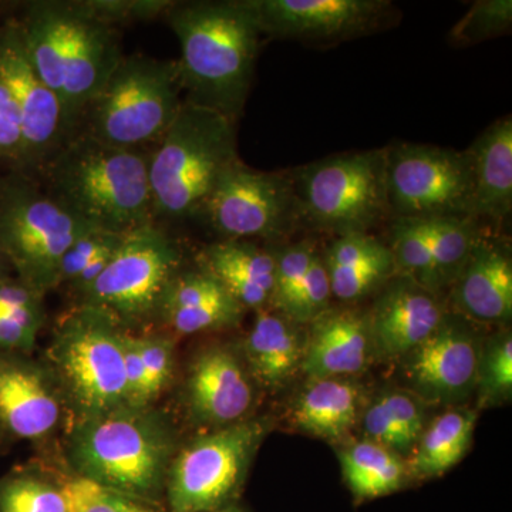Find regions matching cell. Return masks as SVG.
I'll use <instances>...</instances> for the list:
<instances>
[{
    "instance_id": "6da1fadb",
    "label": "cell",
    "mask_w": 512,
    "mask_h": 512,
    "mask_svg": "<svg viewBox=\"0 0 512 512\" xmlns=\"http://www.w3.org/2000/svg\"><path fill=\"white\" fill-rule=\"evenodd\" d=\"M164 18L181 47L184 100L238 123L264 37L251 0L173 2Z\"/></svg>"
},
{
    "instance_id": "7a4b0ae2",
    "label": "cell",
    "mask_w": 512,
    "mask_h": 512,
    "mask_svg": "<svg viewBox=\"0 0 512 512\" xmlns=\"http://www.w3.org/2000/svg\"><path fill=\"white\" fill-rule=\"evenodd\" d=\"M181 443L163 407L126 406L70 424L57 453L74 473L165 510L168 473Z\"/></svg>"
},
{
    "instance_id": "3957f363",
    "label": "cell",
    "mask_w": 512,
    "mask_h": 512,
    "mask_svg": "<svg viewBox=\"0 0 512 512\" xmlns=\"http://www.w3.org/2000/svg\"><path fill=\"white\" fill-rule=\"evenodd\" d=\"M15 20L30 62L63 104L73 136L124 57L121 29L100 18L89 0H33Z\"/></svg>"
},
{
    "instance_id": "277c9868",
    "label": "cell",
    "mask_w": 512,
    "mask_h": 512,
    "mask_svg": "<svg viewBox=\"0 0 512 512\" xmlns=\"http://www.w3.org/2000/svg\"><path fill=\"white\" fill-rule=\"evenodd\" d=\"M148 156L150 150L107 146L74 133L36 181L84 224L128 234L156 222Z\"/></svg>"
},
{
    "instance_id": "5b68a950",
    "label": "cell",
    "mask_w": 512,
    "mask_h": 512,
    "mask_svg": "<svg viewBox=\"0 0 512 512\" xmlns=\"http://www.w3.org/2000/svg\"><path fill=\"white\" fill-rule=\"evenodd\" d=\"M238 160L237 123L184 100L148 156L154 221L197 218L221 175Z\"/></svg>"
},
{
    "instance_id": "8992f818",
    "label": "cell",
    "mask_w": 512,
    "mask_h": 512,
    "mask_svg": "<svg viewBox=\"0 0 512 512\" xmlns=\"http://www.w3.org/2000/svg\"><path fill=\"white\" fill-rule=\"evenodd\" d=\"M126 332L93 306L72 305L57 320L43 360L66 400L69 426L127 406Z\"/></svg>"
},
{
    "instance_id": "52a82bcc",
    "label": "cell",
    "mask_w": 512,
    "mask_h": 512,
    "mask_svg": "<svg viewBox=\"0 0 512 512\" xmlns=\"http://www.w3.org/2000/svg\"><path fill=\"white\" fill-rule=\"evenodd\" d=\"M183 101L177 60L124 55L83 111L76 133L107 146L151 150Z\"/></svg>"
},
{
    "instance_id": "ba28073f",
    "label": "cell",
    "mask_w": 512,
    "mask_h": 512,
    "mask_svg": "<svg viewBox=\"0 0 512 512\" xmlns=\"http://www.w3.org/2000/svg\"><path fill=\"white\" fill-rule=\"evenodd\" d=\"M301 227L369 234L389 215L386 148L322 158L291 171Z\"/></svg>"
},
{
    "instance_id": "9c48e42d",
    "label": "cell",
    "mask_w": 512,
    "mask_h": 512,
    "mask_svg": "<svg viewBox=\"0 0 512 512\" xmlns=\"http://www.w3.org/2000/svg\"><path fill=\"white\" fill-rule=\"evenodd\" d=\"M184 268L180 242L153 222L126 234L103 274L72 305L100 309L127 332H147L168 286Z\"/></svg>"
},
{
    "instance_id": "30bf717a",
    "label": "cell",
    "mask_w": 512,
    "mask_h": 512,
    "mask_svg": "<svg viewBox=\"0 0 512 512\" xmlns=\"http://www.w3.org/2000/svg\"><path fill=\"white\" fill-rule=\"evenodd\" d=\"M90 228L33 178L0 175V247L16 278L43 296L56 291L63 255Z\"/></svg>"
},
{
    "instance_id": "8fae6325",
    "label": "cell",
    "mask_w": 512,
    "mask_h": 512,
    "mask_svg": "<svg viewBox=\"0 0 512 512\" xmlns=\"http://www.w3.org/2000/svg\"><path fill=\"white\" fill-rule=\"evenodd\" d=\"M269 427L268 420L249 417L183 440L168 473L165 511L211 512L237 504Z\"/></svg>"
},
{
    "instance_id": "7c38bea8",
    "label": "cell",
    "mask_w": 512,
    "mask_h": 512,
    "mask_svg": "<svg viewBox=\"0 0 512 512\" xmlns=\"http://www.w3.org/2000/svg\"><path fill=\"white\" fill-rule=\"evenodd\" d=\"M386 192L393 220L473 218L467 150L416 143L386 147Z\"/></svg>"
},
{
    "instance_id": "4fadbf2b",
    "label": "cell",
    "mask_w": 512,
    "mask_h": 512,
    "mask_svg": "<svg viewBox=\"0 0 512 512\" xmlns=\"http://www.w3.org/2000/svg\"><path fill=\"white\" fill-rule=\"evenodd\" d=\"M221 239L281 241L301 227L291 171H259L242 160L221 175L200 212Z\"/></svg>"
},
{
    "instance_id": "5bb4252c",
    "label": "cell",
    "mask_w": 512,
    "mask_h": 512,
    "mask_svg": "<svg viewBox=\"0 0 512 512\" xmlns=\"http://www.w3.org/2000/svg\"><path fill=\"white\" fill-rule=\"evenodd\" d=\"M0 82L15 101L22 124V148L12 171L37 180L72 131L63 104L30 62L15 19L0 25Z\"/></svg>"
},
{
    "instance_id": "9a60e30c",
    "label": "cell",
    "mask_w": 512,
    "mask_h": 512,
    "mask_svg": "<svg viewBox=\"0 0 512 512\" xmlns=\"http://www.w3.org/2000/svg\"><path fill=\"white\" fill-rule=\"evenodd\" d=\"M67 426L66 400L45 360L0 350V434L43 454L59 446Z\"/></svg>"
},
{
    "instance_id": "2e32d148",
    "label": "cell",
    "mask_w": 512,
    "mask_h": 512,
    "mask_svg": "<svg viewBox=\"0 0 512 512\" xmlns=\"http://www.w3.org/2000/svg\"><path fill=\"white\" fill-rule=\"evenodd\" d=\"M262 36L336 45L379 32L394 19L389 0H251Z\"/></svg>"
},
{
    "instance_id": "e0dca14e",
    "label": "cell",
    "mask_w": 512,
    "mask_h": 512,
    "mask_svg": "<svg viewBox=\"0 0 512 512\" xmlns=\"http://www.w3.org/2000/svg\"><path fill=\"white\" fill-rule=\"evenodd\" d=\"M255 394L254 379L238 346L212 343L191 357L180 400L187 419L208 431L249 419Z\"/></svg>"
},
{
    "instance_id": "ac0fdd59",
    "label": "cell",
    "mask_w": 512,
    "mask_h": 512,
    "mask_svg": "<svg viewBox=\"0 0 512 512\" xmlns=\"http://www.w3.org/2000/svg\"><path fill=\"white\" fill-rule=\"evenodd\" d=\"M481 343L470 320L446 313L437 329L403 360V375L423 403L451 404L476 387Z\"/></svg>"
},
{
    "instance_id": "d6986e66",
    "label": "cell",
    "mask_w": 512,
    "mask_h": 512,
    "mask_svg": "<svg viewBox=\"0 0 512 512\" xmlns=\"http://www.w3.org/2000/svg\"><path fill=\"white\" fill-rule=\"evenodd\" d=\"M446 313L437 293L409 276L394 275L367 315L373 353L380 359H402L429 338Z\"/></svg>"
},
{
    "instance_id": "ffe728a7",
    "label": "cell",
    "mask_w": 512,
    "mask_h": 512,
    "mask_svg": "<svg viewBox=\"0 0 512 512\" xmlns=\"http://www.w3.org/2000/svg\"><path fill=\"white\" fill-rule=\"evenodd\" d=\"M245 309L210 274L183 269L168 286L153 329L178 336L218 332L239 326Z\"/></svg>"
},
{
    "instance_id": "44dd1931",
    "label": "cell",
    "mask_w": 512,
    "mask_h": 512,
    "mask_svg": "<svg viewBox=\"0 0 512 512\" xmlns=\"http://www.w3.org/2000/svg\"><path fill=\"white\" fill-rule=\"evenodd\" d=\"M453 286V302L468 320L505 323L512 316L510 245L481 232Z\"/></svg>"
},
{
    "instance_id": "7402d4cb",
    "label": "cell",
    "mask_w": 512,
    "mask_h": 512,
    "mask_svg": "<svg viewBox=\"0 0 512 512\" xmlns=\"http://www.w3.org/2000/svg\"><path fill=\"white\" fill-rule=\"evenodd\" d=\"M308 325L301 370L311 382L349 377L365 369L373 353L365 313L328 308Z\"/></svg>"
},
{
    "instance_id": "603a6c76",
    "label": "cell",
    "mask_w": 512,
    "mask_h": 512,
    "mask_svg": "<svg viewBox=\"0 0 512 512\" xmlns=\"http://www.w3.org/2000/svg\"><path fill=\"white\" fill-rule=\"evenodd\" d=\"M198 268L210 274L245 309L271 306L275 286V256L254 241L221 239L202 249Z\"/></svg>"
},
{
    "instance_id": "cb8c5ba5",
    "label": "cell",
    "mask_w": 512,
    "mask_h": 512,
    "mask_svg": "<svg viewBox=\"0 0 512 512\" xmlns=\"http://www.w3.org/2000/svg\"><path fill=\"white\" fill-rule=\"evenodd\" d=\"M299 326L271 308L256 312L241 346L255 384L268 390L282 389L301 370L306 335Z\"/></svg>"
},
{
    "instance_id": "d4e9b609",
    "label": "cell",
    "mask_w": 512,
    "mask_h": 512,
    "mask_svg": "<svg viewBox=\"0 0 512 512\" xmlns=\"http://www.w3.org/2000/svg\"><path fill=\"white\" fill-rule=\"evenodd\" d=\"M473 174L471 217L504 221L512 211V120L494 121L467 148Z\"/></svg>"
},
{
    "instance_id": "484cf974",
    "label": "cell",
    "mask_w": 512,
    "mask_h": 512,
    "mask_svg": "<svg viewBox=\"0 0 512 512\" xmlns=\"http://www.w3.org/2000/svg\"><path fill=\"white\" fill-rule=\"evenodd\" d=\"M322 258L332 296L342 302L360 301L396 275L392 251L370 234L336 237Z\"/></svg>"
},
{
    "instance_id": "4316f807",
    "label": "cell",
    "mask_w": 512,
    "mask_h": 512,
    "mask_svg": "<svg viewBox=\"0 0 512 512\" xmlns=\"http://www.w3.org/2000/svg\"><path fill=\"white\" fill-rule=\"evenodd\" d=\"M362 390L350 377L312 380L293 404L299 430L328 441L342 440L355 427Z\"/></svg>"
},
{
    "instance_id": "83f0119b",
    "label": "cell",
    "mask_w": 512,
    "mask_h": 512,
    "mask_svg": "<svg viewBox=\"0 0 512 512\" xmlns=\"http://www.w3.org/2000/svg\"><path fill=\"white\" fill-rule=\"evenodd\" d=\"M477 413L456 409L440 414L421 433L412 458L409 474L420 478L443 476L463 460L473 441Z\"/></svg>"
},
{
    "instance_id": "f1b7e54d",
    "label": "cell",
    "mask_w": 512,
    "mask_h": 512,
    "mask_svg": "<svg viewBox=\"0 0 512 512\" xmlns=\"http://www.w3.org/2000/svg\"><path fill=\"white\" fill-rule=\"evenodd\" d=\"M423 402L403 390L377 397L363 414V431L367 440L379 444L397 456H412L424 427Z\"/></svg>"
},
{
    "instance_id": "f546056e",
    "label": "cell",
    "mask_w": 512,
    "mask_h": 512,
    "mask_svg": "<svg viewBox=\"0 0 512 512\" xmlns=\"http://www.w3.org/2000/svg\"><path fill=\"white\" fill-rule=\"evenodd\" d=\"M340 464L349 490L360 501L396 493L409 477L403 457L369 440L343 448Z\"/></svg>"
},
{
    "instance_id": "4dcf8cb0",
    "label": "cell",
    "mask_w": 512,
    "mask_h": 512,
    "mask_svg": "<svg viewBox=\"0 0 512 512\" xmlns=\"http://www.w3.org/2000/svg\"><path fill=\"white\" fill-rule=\"evenodd\" d=\"M57 447L36 457L45 463L55 477L67 512H167L157 505L111 490L74 473L63 463Z\"/></svg>"
},
{
    "instance_id": "1f68e13d",
    "label": "cell",
    "mask_w": 512,
    "mask_h": 512,
    "mask_svg": "<svg viewBox=\"0 0 512 512\" xmlns=\"http://www.w3.org/2000/svg\"><path fill=\"white\" fill-rule=\"evenodd\" d=\"M0 512H67L62 491L40 458L0 477Z\"/></svg>"
},
{
    "instance_id": "d6a6232c",
    "label": "cell",
    "mask_w": 512,
    "mask_h": 512,
    "mask_svg": "<svg viewBox=\"0 0 512 512\" xmlns=\"http://www.w3.org/2000/svg\"><path fill=\"white\" fill-rule=\"evenodd\" d=\"M426 232L440 291L454 284L480 237V222L473 218H426Z\"/></svg>"
},
{
    "instance_id": "836d02e7",
    "label": "cell",
    "mask_w": 512,
    "mask_h": 512,
    "mask_svg": "<svg viewBox=\"0 0 512 512\" xmlns=\"http://www.w3.org/2000/svg\"><path fill=\"white\" fill-rule=\"evenodd\" d=\"M390 229V251H392L396 274L409 276L417 284L439 295L433 256L426 232L420 220H393Z\"/></svg>"
},
{
    "instance_id": "e575fe53",
    "label": "cell",
    "mask_w": 512,
    "mask_h": 512,
    "mask_svg": "<svg viewBox=\"0 0 512 512\" xmlns=\"http://www.w3.org/2000/svg\"><path fill=\"white\" fill-rule=\"evenodd\" d=\"M134 345L147 377L148 397L156 406L177 375V338L164 330L133 333Z\"/></svg>"
},
{
    "instance_id": "d590c367",
    "label": "cell",
    "mask_w": 512,
    "mask_h": 512,
    "mask_svg": "<svg viewBox=\"0 0 512 512\" xmlns=\"http://www.w3.org/2000/svg\"><path fill=\"white\" fill-rule=\"evenodd\" d=\"M512 25L511 0H478L450 30L451 43L476 45L491 37L505 35Z\"/></svg>"
},
{
    "instance_id": "8d00e7d4",
    "label": "cell",
    "mask_w": 512,
    "mask_h": 512,
    "mask_svg": "<svg viewBox=\"0 0 512 512\" xmlns=\"http://www.w3.org/2000/svg\"><path fill=\"white\" fill-rule=\"evenodd\" d=\"M476 386L483 404L501 402L511 396V333H498L481 350Z\"/></svg>"
},
{
    "instance_id": "74e56055",
    "label": "cell",
    "mask_w": 512,
    "mask_h": 512,
    "mask_svg": "<svg viewBox=\"0 0 512 512\" xmlns=\"http://www.w3.org/2000/svg\"><path fill=\"white\" fill-rule=\"evenodd\" d=\"M272 252L275 256V286L269 308L286 315L318 249L312 241H301Z\"/></svg>"
},
{
    "instance_id": "f35d334b",
    "label": "cell",
    "mask_w": 512,
    "mask_h": 512,
    "mask_svg": "<svg viewBox=\"0 0 512 512\" xmlns=\"http://www.w3.org/2000/svg\"><path fill=\"white\" fill-rule=\"evenodd\" d=\"M126 234H114L99 228H90L76 238L60 262L57 289L69 291L76 279L90 262L104 252L114 251L120 247ZM56 289V291H57Z\"/></svg>"
},
{
    "instance_id": "ab89813d",
    "label": "cell",
    "mask_w": 512,
    "mask_h": 512,
    "mask_svg": "<svg viewBox=\"0 0 512 512\" xmlns=\"http://www.w3.org/2000/svg\"><path fill=\"white\" fill-rule=\"evenodd\" d=\"M330 296L332 291H330L328 271H326L322 254L316 252L301 288L285 316L299 325H308L329 308Z\"/></svg>"
},
{
    "instance_id": "60d3db41",
    "label": "cell",
    "mask_w": 512,
    "mask_h": 512,
    "mask_svg": "<svg viewBox=\"0 0 512 512\" xmlns=\"http://www.w3.org/2000/svg\"><path fill=\"white\" fill-rule=\"evenodd\" d=\"M89 3L100 18L121 29L131 23L153 20L165 15L173 2L168 0H89Z\"/></svg>"
},
{
    "instance_id": "b9f144b4",
    "label": "cell",
    "mask_w": 512,
    "mask_h": 512,
    "mask_svg": "<svg viewBox=\"0 0 512 512\" xmlns=\"http://www.w3.org/2000/svg\"><path fill=\"white\" fill-rule=\"evenodd\" d=\"M45 323L43 315H0V350L32 355Z\"/></svg>"
},
{
    "instance_id": "7bdbcfd3",
    "label": "cell",
    "mask_w": 512,
    "mask_h": 512,
    "mask_svg": "<svg viewBox=\"0 0 512 512\" xmlns=\"http://www.w3.org/2000/svg\"><path fill=\"white\" fill-rule=\"evenodd\" d=\"M46 315L45 296L16 276L0 279V315Z\"/></svg>"
},
{
    "instance_id": "ee69618b",
    "label": "cell",
    "mask_w": 512,
    "mask_h": 512,
    "mask_svg": "<svg viewBox=\"0 0 512 512\" xmlns=\"http://www.w3.org/2000/svg\"><path fill=\"white\" fill-rule=\"evenodd\" d=\"M22 148V124L15 101L0 82V163L15 165Z\"/></svg>"
},
{
    "instance_id": "f6af8a7d",
    "label": "cell",
    "mask_w": 512,
    "mask_h": 512,
    "mask_svg": "<svg viewBox=\"0 0 512 512\" xmlns=\"http://www.w3.org/2000/svg\"><path fill=\"white\" fill-rule=\"evenodd\" d=\"M12 272V265H10L9 259L6 258L2 247H0V279L9 278V276H12Z\"/></svg>"
},
{
    "instance_id": "bcb514c9",
    "label": "cell",
    "mask_w": 512,
    "mask_h": 512,
    "mask_svg": "<svg viewBox=\"0 0 512 512\" xmlns=\"http://www.w3.org/2000/svg\"><path fill=\"white\" fill-rule=\"evenodd\" d=\"M211 512H245L244 508L239 507L237 504L228 505V507L220 508V510H215Z\"/></svg>"
},
{
    "instance_id": "7dc6e473",
    "label": "cell",
    "mask_w": 512,
    "mask_h": 512,
    "mask_svg": "<svg viewBox=\"0 0 512 512\" xmlns=\"http://www.w3.org/2000/svg\"><path fill=\"white\" fill-rule=\"evenodd\" d=\"M6 440L5 437L2 436V434H0V451H2V448L3 446H5V443H6Z\"/></svg>"
},
{
    "instance_id": "c3c4849f",
    "label": "cell",
    "mask_w": 512,
    "mask_h": 512,
    "mask_svg": "<svg viewBox=\"0 0 512 512\" xmlns=\"http://www.w3.org/2000/svg\"><path fill=\"white\" fill-rule=\"evenodd\" d=\"M0 8H2V3H0Z\"/></svg>"
}]
</instances>
